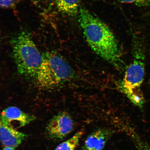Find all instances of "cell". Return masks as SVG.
I'll return each instance as SVG.
<instances>
[{
  "label": "cell",
  "mask_w": 150,
  "mask_h": 150,
  "mask_svg": "<svg viewBox=\"0 0 150 150\" xmlns=\"http://www.w3.org/2000/svg\"><path fill=\"white\" fill-rule=\"evenodd\" d=\"M112 134L110 129H97L87 137L81 150H103Z\"/></svg>",
  "instance_id": "obj_7"
},
{
  "label": "cell",
  "mask_w": 150,
  "mask_h": 150,
  "mask_svg": "<svg viewBox=\"0 0 150 150\" xmlns=\"http://www.w3.org/2000/svg\"><path fill=\"white\" fill-rule=\"evenodd\" d=\"M27 135L6 124L0 117V142L5 147H17Z\"/></svg>",
  "instance_id": "obj_8"
},
{
  "label": "cell",
  "mask_w": 150,
  "mask_h": 150,
  "mask_svg": "<svg viewBox=\"0 0 150 150\" xmlns=\"http://www.w3.org/2000/svg\"><path fill=\"white\" fill-rule=\"evenodd\" d=\"M133 60L125 72L121 89L125 95L141 91L145 75V50L140 40L134 41Z\"/></svg>",
  "instance_id": "obj_4"
},
{
  "label": "cell",
  "mask_w": 150,
  "mask_h": 150,
  "mask_svg": "<svg viewBox=\"0 0 150 150\" xmlns=\"http://www.w3.org/2000/svg\"><path fill=\"white\" fill-rule=\"evenodd\" d=\"M42 63L35 77L40 88H56L72 77V69L60 55L47 51L42 53Z\"/></svg>",
  "instance_id": "obj_3"
},
{
  "label": "cell",
  "mask_w": 150,
  "mask_h": 150,
  "mask_svg": "<svg viewBox=\"0 0 150 150\" xmlns=\"http://www.w3.org/2000/svg\"><path fill=\"white\" fill-rule=\"evenodd\" d=\"M0 42H1V36H0Z\"/></svg>",
  "instance_id": "obj_14"
},
{
  "label": "cell",
  "mask_w": 150,
  "mask_h": 150,
  "mask_svg": "<svg viewBox=\"0 0 150 150\" xmlns=\"http://www.w3.org/2000/svg\"><path fill=\"white\" fill-rule=\"evenodd\" d=\"M0 117L6 124L16 130L29 124L35 119L34 116L26 113L15 106L5 109Z\"/></svg>",
  "instance_id": "obj_6"
},
{
  "label": "cell",
  "mask_w": 150,
  "mask_h": 150,
  "mask_svg": "<svg viewBox=\"0 0 150 150\" xmlns=\"http://www.w3.org/2000/svg\"><path fill=\"white\" fill-rule=\"evenodd\" d=\"M3 150H15V148L12 147H5Z\"/></svg>",
  "instance_id": "obj_13"
},
{
  "label": "cell",
  "mask_w": 150,
  "mask_h": 150,
  "mask_svg": "<svg viewBox=\"0 0 150 150\" xmlns=\"http://www.w3.org/2000/svg\"><path fill=\"white\" fill-rule=\"evenodd\" d=\"M83 134V131H78L69 139L60 144L55 150H75L78 146Z\"/></svg>",
  "instance_id": "obj_10"
},
{
  "label": "cell",
  "mask_w": 150,
  "mask_h": 150,
  "mask_svg": "<svg viewBox=\"0 0 150 150\" xmlns=\"http://www.w3.org/2000/svg\"><path fill=\"white\" fill-rule=\"evenodd\" d=\"M20 0H0V8L11 9L17 6Z\"/></svg>",
  "instance_id": "obj_11"
},
{
  "label": "cell",
  "mask_w": 150,
  "mask_h": 150,
  "mask_svg": "<svg viewBox=\"0 0 150 150\" xmlns=\"http://www.w3.org/2000/svg\"><path fill=\"white\" fill-rule=\"evenodd\" d=\"M74 127V120L66 112H59L47 123L46 132L52 140H62L72 132Z\"/></svg>",
  "instance_id": "obj_5"
},
{
  "label": "cell",
  "mask_w": 150,
  "mask_h": 150,
  "mask_svg": "<svg viewBox=\"0 0 150 150\" xmlns=\"http://www.w3.org/2000/svg\"><path fill=\"white\" fill-rule=\"evenodd\" d=\"M78 22L84 38L93 51L117 65L120 52L117 39L108 26L84 7L80 9Z\"/></svg>",
  "instance_id": "obj_1"
},
{
  "label": "cell",
  "mask_w": 150,
  "mask_h": 150,
  "mask_svg": "<svg viewBox=\"0 0 150 150\" xmlns=\"http://www.w3.org/2000/svg\"><path fill=\"white\" fill-rule=\"evenodd\" d=\"M11 43L13 57L19 74L35 77L42 63V54L30 34L27 31H22L12 38Z\"/></svg>",
  "instance_id": "obj_2"
},
{
  "label": "cell",
  "mask_w": 150,
  "mask_h": 150,
  "mask_svg": "<svg viewBox=\"0 0 150 150\" xmlns=\"http://www.w3.org/2000/svg\"><path fill=\"white\" fill-rule=\"evenodd\" d=\"M123 3L133 4L139 6H147L150 5V0H117Z\"/></svg>",
  "instance_id": "obj_12"
},
{
  "label": "cell",
  "mask_w": 150,
  "mask_h": 150,
  "mask_svg": "<svg viewBox=\"0 0 150 150\" xmlns=\"http://www.w3.org/2000/svg\"><path fill=\"white\" fill-rule=\"evenodd\" d=\"M59 12L67 16L74 17L79 14L80 0H52Z\"/></svg>",
  "instance_id": "obj_9"
}]
</instances>
